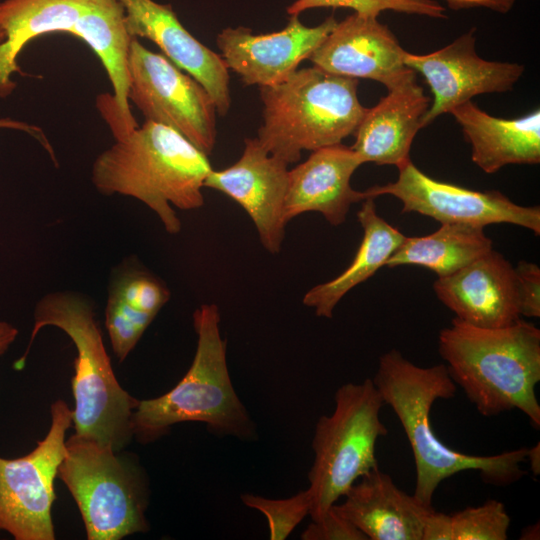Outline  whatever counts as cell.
Segmentation results:
<instances>
[{"label":"cell","instance_id":"1","mask_svg":"<svg viewBox=\"0 0 540 540\" xmlns=\"http://www.w3.org/2000/svg\"><path fill=\"white\" fill-rule=\"evenodd\" d=\"M372 381L408 439L416 472L413 495L424 505L432 506L438 486L460 472L477 471L486 483L499 487L526 474L521 465L526 461L527 447L490 456L469 455L436 436L430 421L433 404L453 398L457 388L445 364L421 367L391 349L379 358Z\"/></svg>","mask_w":540,"mask_h":540},{"label":"cell","instance_id":"2","mask_svg":"<svg viewBox=\"0 0 540 540\" xmlns=\"http://www.w3.org/2000/svg\"><path fill=\"white\" fill-rule=\"evenodd\" d=\"M438 352L450 377L485 417L514 409L540 427V330L521 317L498 328L453 318L438 335Z\"/></svg>","mask_w":540,"mask_h":540},{"label":"cell","instance_id":"3","mask_svg":"<svg viewBox=\"0 0 540 540\" xmlns=\"http://www.w3.org/2000/svg\"><path fill=\"white\" fill-rule=\"evenodd\" d=\"M212 170L208 156L177 131L145 120L96 157L91 180L104 195L141 201L166 232L177 234L182 225L172 206L202 207V188Z\"/></svg>","mask_w":540,"mask_h":540},{"label":"cell","instance_id":"4","mask_svg":"<svg viewBox=\"0 0 540 540\" xmlns=\"http://www.w3.org/2000/svg\"><path fill=\"white\" fill-rule=\"evenodd\" d=\"M61 329L76 348L72 393L77 435L123 450L132 440V413L138 399L119 384L106 351L92 302L74 291L44 295L36 304L31 336L24 354L14 363L22 370L38 332Z\"/></svg>","mask_w":540,"mask_h":540},{"label":"cell","instance_id":"5","mask_svg":"<svg viewBox=\"0 0 540 540\" xmlns=\"http://www.w3.org/2000/svg\"><path fill=\"white\" fill-rule=\"evenodd\" d=\"M216 304H202L193 313L197 346L190 368L165 394L139 400L132 413L133 436L139 442L157 440L170 427L201 422L219 436L253 440L256 426L232 385L226 361V341L220 333Z\"/></svg>","mask_w":540,"mask_h":540},{"label":"cell","instance_id":"6","mask_svg":"<svg viewBox=\"0 0 540 540\" xmlns=\"http://www.w3.org/2000/svg\"><path fill=\"white\" fill-rule=\"evenodd\" d=\"M357 87V79L314 65L297 69L279 84L260 87L263 124L258 140L288 164L297 162L303 150L341 144L355 133L367 109Z\"/></svg>","mask_w":540,"mask_h":540},{"label":"cell","instance_id":"7","mask_svg":"<svg viewBox=\"0 0 540 540\" xmlns=\"http://www.w3.org/2000/svg\"><path fill=\"white\" fill-rule=\"evenodd\" d=\"M57 476L75 500L88 540H119L149 530V481L130 454L74 433Z\"/></svg>","mask_w":540,"mask_h":540},{"label":"cell","instance_id":"8","mask_svg":"<svg viewBox=\"0 0 540 540\" xmlns=\"http://www.w3.org/2000/svg\"><path fill=\"white\" fill-rule=\"evenodd\" d=\"M334 403L333 412L318 419L312 439L307 488L312 521L320 520L359 478L378 467L376 443L388 433L380 419L384 402L372 379L342 384Z\"/></svg>","mask_w":540,"mask_h":540},{"label":"cell","instance_id":"9","mask_svg":"<svg viewBox=\"0 0 540 540\" xmlns=\"http://www.w3.org/2000/svg\"><path fill=\"white\" fill-rule=\"evenodd\" d=\"M47 435L28 454L0 457V531L16 540H54V480L65 452L73 410L62 400L50 408Z\"/></svg>","mask_w":540,"mask_h":540},{"label":"cell","instance_id":"10","mask_svg":"<svg viewBox=\"0 0 540 540\" xmlns=\"http://www.w3.org/2000/svg\"><path fill=\"white\" fill-rule=\"evenodd\" d=\"M128 101L145 119L168 126L210 155L216 143V106L205 88L162 54L132 38L127 59Z\"/></svg>","mask_w":540,"mask_h":540},{"label":"cell","instance_id":"11","mask_svg":"<svg viewBox=\"0 0 540 540\" xmlns=\"http://www.w3.org/2000/svg\"><path fill=\"white\" fill-rule=\"evenodd\" d=\"M394 182L366 189L370 198L391 195L402 213L416 212L441 224L485 227L508 223L540 234V207L512 202L498 190L477 191L429 177L411 160L398 167Z\"/></svg>","mask_w":540,"mask_h":540},{"label":"cell","instance_id":"12","mask_svg":"<svg viewBox=\"0 0 540 540\" xmlns=\"http://www.w3.org/2000/svg\"><path fill=\"white\" fill-rule=\"evenodd\" d=\"M475 29L429 54L405 53V64L423 75L433 100L422 119V127L438 116L480 94L512 90L524 66L518 63L489 61L475 50Z\"/></svg>","mask_w":540,"mask_h":540},{"label":"cell","instance_id":"13","mask_svg":"<svg viewBox=\"0 0 540 540\" xmlns=\"http://www.w3.org/2000/svg\"><path fill=\"white\" fill-rule=\"evenodd\" d=\"M288 165L269 153L257 137L247 138L239 160L225 169L212 170L204 183V187L226 194L246 211L262 246L271 254L280 252L285 237Z\"/></svg>","mask_w":540,"mask_h":540},{"label":"cell","instance_id":"14","mask_svg":"<svg viewBox=\"0 0 540 540\" xmlns=\"http://www.w3.org/2000/svg\"><path fill=\"white\" fill-rule=\"evenodd\" d=\"M404 50L377 17L354 12L337 22L308 58L331 74L371 79L391 90L416 79L404 62Z\"/></svg>","mask_w":540,"mask_h":540},{"label":"cell","instance_id":"15","mask_svg":"<svg viewBox=\"0 0 540 540\" xmlns=\"http://www.w3.org/2000/svg\"><path fill=\"white\" fill-rule=\"evenodd\" d=\"M333 16L308 27L298 15L278 32L253 34L247 27L226 28L217 36V46L228 68L246 85L272 86L286 80L310 57L335 27Z\"/></svg>","mask_w":540,"mask_h":540},{"label":"cell","instance_id":"16","mask_svg":"<svg viewBox=\"0 0 540 540\" xmlns=\"http://www.w3.org/2000/svg\"><path fill=\"white\" fill-rule=\"evenodd\" d=\"M131 38L154 42L174 65L198 81L225 116L231 105L228 67L222 56L198 41L180 23L170 4L153 0H118Z\"/></svg>","mask_w":540,"mask_h":540},{"label":"cell","instance_id":"17","mask_svg":"<svg viewBox=\"0 0 540 540\" xmlns=\"http://www.w3.org/2000/svg\"><path fill=\"white\" fill-rule=\"evenodd\" d=\"M433 290L455 318L477 327H504L521 317L514 267L493 249L438 277Z\"/></svg>","mask_w":540,"mask_h":540},{"label":"cell","instance_id":"18","mask_svg":"<svg viewBox=\"0 0 540 540\" xmlns=\"http://www.w3.org/2000/svg\"><path fill=\"white\" fill-rule=\"evenodd\" d=\"M363 162L342 144L312 151L303 163L289 170L284 204L288 223L305 212H318L333 226L345 222L350 206L370 198L351 186V177Z\"/></svg>","mask_w":540,"mask_h":540},{"label":"cell","instance_id":"19","mask_svg":"<svg viewBox=\"0 0 540 540\" xmlns=\"http://www.w3.org/2000/svg\"><path fill=\"white\" fill-rule=\"evenodd\" d=\"M333 508L367 540H423L432 506L402 491L379 467L359 478Z\"/></svg>","mask_w":540,"mask_h":540},{"label":"cell","instance_id":"20","mask_svg":"<svg viewBox=\"0 0 540 540\" xmlns=\"http://www.w3.org/2000/svg\"><path fill=\"white\" fill-rule=\"evenodd\" d=\"M431 99L416 79L388 90L379 102L367 108L351 148L361 161L397 168L410 160V149Z\"/></svg>","mask_w":540,"mask_h":540},{"label":"cell","instance_id":"21","mask_svg":"<svg viewBox=\"0 0 540 540\" xmlns=\"http://www.w3.org/2000/svg\"><path fill=\"white\" fill-rule=\"evenodd\" d=\"M471 146V159L485 173L493 174L510 164L540 162V110L523 117L492 116L471 100L450 112Z\"/></svg>","mask_w":540,"mask_h":540},{"label":"cell","instance_id":"22","mask_svg":"<svg viewBox=\"0 0 540 540\" xmlns=\"http://www.w3.org/2000/svg\"><path fill=\"white\" fill-rule=\"evenodd\" d=\"M99 0H4L0 2V98L22 74L17 57L32 39L53 33L74 35L84 16Z\"/></svg>","mask_w":540,"mask_h":540},{"label":"cell","instance_id":"23","mask_svg":"<svg viewBox=\"0 0 540 540\" xmlns=\"http://www.w3.org/2000/svg\"><path fill=\"white\" fill-rule=\"evenodd\" d=\"M169 298L167 286L137 263L127 262L115 272L108 289L105 326L119 362L135 348Z\"/></svg>","mask_w":540,"mask_h":540},{"label":"cell","instance_id":"24","mask_svg":"<svg viewBox=\"0 0 540 540\" xmlns=\"http://www.w3.org/2000/svg\"><path fill=\"white\" fill-rule=\"evenodd\" d=\"M374 200L362 201L357 212L363 238L350 265L337 277L312 287L303 297V304L314 308L319 317L331 318L347 292L386 266L406 237L378 215Z\"/></svg>","mask_w":540,"mask_h":540},{"label":"cell","instance_id":"25","mask_svg":"<svg viewBox=\"0 0 540 540\" xmlns=\"http://www.w3.org/2000/svg\"><path fill=\"white\" fill-rule=\"evenodd\" d=\"M483 227L467 224H441L435 232L405 237L386 266L418 265L445 277L492 250V240Z\"/></svg>","mask_w":540,"mask_h":540},{"label":"cell","instance_id":"26","mask_svg":"<svg viewBox=\"0 0 540 540\" xmlns=\"http://www.w3.org/2000/svg\"><path fill=\"white\" fill-rule=\"evenodd\" d=\"M510 523L505 505L487 500L448 515L449 540H506Z\"/></svg>","mask_w":540,"mask_h":540},{"label":"cell","instance_id":"27","mask_svg":"<svg viewBox=\"0 0 540 540\" xmlns=\"http://www.w3.org/2000/svg\"><path fill=\"white\" fill-rule=\"evenodd\" d=\"M318 7L351 8L356 13L372 17L392 10L436 19L446 18L445 8L436 0H296L287 8V12L294 16Z\"/></svg>","mask_w":540,"mask_h":540},{"label":"cell","instance_id":"28","mask_svg":"<svg viewBox=\"0 0 540 540\" xmlns=\"http://www.w3.org/2000/svg\"><path fill=\"white\" fill-rule=\"evenodd\" d=\"M241 501L245 506L265 515L271 540L286 539L305 516L309 515L311 508L308 489L285 499H270L246 493L241 495Z\"/></svg>","mask_w":540,"mask_h":540},{"label":"cell","instance_id":"29","mask_svg":"<svg viewBox=\"0 0 540 540\" xmlns=\"http://www.w3.org/2000/svg\"><path fill=\"white\" fill-rule=\"evenodd\" d=\"M521 317H540V268L521 260L514 267Z\"/></svg>","mask_w":540,"mask_h":540},{"label":"cell","instance_id":"30","mask_svg":"<svg viewBox=\"0 0 540 540\" xmlns=\"http://www.w3.org/2000/svg\"><path fill=\"white\" fill-rule=\"evenodd\" d=\"M303 540H367L350 521L333 506L318 521H312L301 534Z\"/></svg>","mask_w":540,"mask_h":540},{"label":"cell","instance_id":"31","mask_svg":"<svg viewBox=\"0 0 540 540\" xmlns=\"http://www.w3.org/2000/svg\"><path fill=\"white\" fill-rule=\"evenodd\" d=\"M453 10L484 7L499 13L508 12L516 0H444Z\"/></svg>","mask_w":540,"mask_h":540},{"label":"cell","instance_id":"32","mask_svg":"<svg viewBox=\"0 0 540 540\" xmlns=\"http://www.w3.org/2000/svg\"><path fill=\"white\" fill-rule=\"evenodd\" d=\"M0 128L18 129V130H22L29 133L30 135L38 139V141L44 146V148L52 156L53 160H55L53 150L50 144L48 143V141L46 140L43 132L39 128L28 125L26 123L16 121V120H12L10 118L0 119Z\"/></svg>","mask_w":540,"mask_h":540},{"label":"cell","instance_id":"33","mask_svg":"<svg viewBox=\"0 0 540 540\" xmlns=\"http://www.w3.org/2000/svg\"><path fill=\"white\" fill-rule=\"evenodd\" d=\"M18 335V329L8 322L0 320V356L6 353Z\"/></svg>","mask_w":540,"mask_h":540},{"label":"cell","instance_id":"34","mask_svg":"<svg viewBox=\"0 0 540 540\" xmlns=\"http://www.w3.org/2000/svg\"><path fill=\"white\" fill-rule=\"evenodd\" d=\"M526 461H528L530 470L534 476L540 474V446L539 442L531 448H528Z\"/></svg>","mask_w":540,"mask_h":540},{"label":"cell","instance_id":"35","mask_svg":"<svg viewBox=\"0 0 540 540\" xmlns=\"http://www.w3.org/2000/svg\"><path fill=\"white\" fill-rule=\"evenodd\" d=\"M539 531H540L539 523L529 525L523 528L519 538L522 540H536V539L538 540L540 538Z\"/></svg>","mask_w":540,"mask_h":540}]
</instances>
